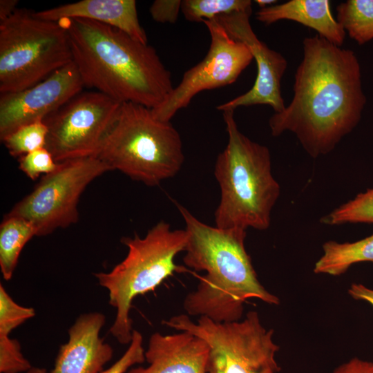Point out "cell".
I'll use <instances>...</instances> for the list:
<instances>
[{"label": "cell", "mask_w": 373, "mask_h": 373, "mask_svg": "<svg viewBox=\"0 0 373 373\" xmlns=\"http://www.w3.org/2000/svg\"><path fill=\"white\" fill-rule=\"evenodd\" d=\"M294 97L269 119L271 135L294 133L313 158L332 152L359 123L366 104L355 53L316 35L303 41Z\"/></svg>", "instance_id": "obj_1"}, {"label": "cell", "mask_w": 373, "mask_h": 373, "mask_svg": "<svg viewBox=\"0 0 373 373\" xmlns=\"http://www.w3.org/2000/svg\"><path fill=\"white\" fill-rule=\"evenodd\" d=\"M67 30L84 86L120 103L154 108L173 89L155 49L122 30L84 19L59 20Z\"/></svg>", "instance_id": "obj_2"}, {"label": "cell", "mask_w": 373, "mask_h": 373, "mask_svg": "<svg viewBox=\"0 0 373 373\" xmlns=\"http://www.w3.org/2000/svg\"><path fill=\"white\" fill-rule=\"evenodd\" d=\"M185 222L187 242L184 265L204 271L195 290L183 303L188 316L207 317L216 323L241 320L244 303L257 298L280 304L279 298L260 283L247 254L246 229L211 227L199 220L186 208L177 204Z\"/></svg>", "instance_id": "obj_3"}, {"label": "cell", "mask_w": 373, "mask_h": 373, "mask_svg": "<svg viewBox=\"0 0 373 373\" xmlns=\"http://www.w3.org/2000/svg\"><path fill=\"white\" fill-rule=\"evenodd\" d=\"M233 113L223 111L228 142L214 167L220 189L216 227L264 231L270 226L280 187L271 173L269 149L239 131Z\"/></svg>", "instance_id": "obj_4"}, {"label": "cell", "mask_w": 373, "mask_h": 373, "mask_svg": "<svg viewBox=\"0 0 373 373\" xmlns=\"http://www.w3.org/2000/svg\"><path fill=\"white\" fill-rule=\"evenodd\" d=\"M93 156L150 186L174 177L184 161L181 137L171 122L159 120L151 108L132 102L122 104Z\"/></svg>", "instance_id": "obj_5"}, {"label": "cell", "mask_w": 373, "mask_h": 373, "mask_svg": "<svg viewBox=\"0 0 373 373\" xmlns=\"http://www.w3.org/2000/svg\"><path fill=\"white\" fill-rule=\"evenodd\" d=\"M121 242L128 248L126 258L111 271L95 276L108 290L109 304L117 309L110 332L119 343L126 345L133 331L129 316L133 299L154 290L174 272L185 270L175 263V258L185 251L187 233L162 220L145 236L135 233L133 238L123 237Z\"/></svg>", "instance_id": "obj_6"}, {"label": "cell", "mask_w": 373, "mask_h": 373, "mask_svg": "<svg viewBox=\"0 0 373 373\" xmlns=\"http://www.w3.org/2000/svg\"><path fill=\"white\" fill-rule=\"evenodd\" d=\"M73 61L68 34L61 21L17 10L0 21V92L21 91Z\"/></svg>", "instance_id": "obj_7"}, {"label": "cell", "mask_w": 373, "mask_h": 373, "mask_svg": "<svg viewBox=\"0 0 373 373\" xmlns=\"http://www.w3.org/2000/svg\"><path fill=\"white\" fill-rule=\"evenodd\" d=\"M162 323L180 332H188L204 340L209 347V373H278L276 354L280 347L274 330L265 328L256 311L244 319L216 323L200 316L197 323L187 314L175 315Z\"/></svg>", "instance_id": "obj_8"}, {"label": "cell", "mask_w": 373, "mask_h": 373, "mask_svg": "<svg viewBox=\"0 0 373 373\" xmlns=\"http://www.w3.org/2000/svg\"><path fill=\"white\" fill-rule=\"evenodd\" d=\"M108 171L111 168L93 155L59 162L6 215L29 221L37 236L68 227L78 220L77 204L86 186Z\"/></svg>", "instance_id": "obj_9"}, {"label": "cell", "mask_w": 373, "mask_h": 373, "mask_svg": "<svg viewBox=\"0 0 373 373\" xmlns=\"http://www.w3.org/2000/svg\"><path fill=\"white\" fill-rule=\"evenodd\" d=\"M121 105L96 90L79 93L43 120L45 148L57 163L94 155Z\"/></svg>", "instance_id": "obj_10"}, {"label": "cell", "mask_w": 373, "mask_h": 373, "mask_svg": "<svg viewBox=\"0 0 373 373\" xmlns=\"http://www.w3.org/2000/svg\"><path fill=\"white\" fill-rule=\"evenodd\" d=\"M202 22L211 37L209 51L200 62L184 73L165 100L151 108L159 120L171 122L178 111L187 107L202 91L233 84L254 59L247 46L231 37L216 18Z\"/></svg>", "instance_id": "obj_11"}, {"label": "cell", "mask_w": 373, "mask_h": 373, "mask_svg": "<svg viewBox=\"0 0 373 373\" xmlns=\"http://www.w3.org/2000/svg\"><path fill=\"white\" fill-rule=\"evenodd\" d=\"M251 14V10L216 17L231 37L247 46L257 65V75L251 88L219 105L217 109L234 111L240 106L267 104L275 113H280L285 108L281 95V79L287 61L280 53L259 40L250 24Z\"/></svg>", "instance_id": "obj_12"}, {"label": "cell", "mask_w": 373, "mask_h": 373, "mask_svg": "<svg viewBox=\"0 0 373 373\" xmlns=\"http://www.w3.org/2000/svg\"><path fill=\"white\" fill-rule=\"evenodd\" d=\"M84 84L73 61L21 91L1 93L0 139L21 126L43 121L75 95Z\"/></svg>", "instance_id": "obj_13"}, {"label": "cell", "mask_w": 373, "mask_h": 373, "mask_svg": "<svg viewBox=\"0 0 373 373\" xmlns=\"http://www.w3.org/2000/svg\"><path fill=\"white\" fill-rule=\"evenodd\" d=\"M100 312L80 315L68 329V341L58 352L50 373H99L113 355L112 347L99 336L105 324Z\"/></svg>", "instance_id": "obj_14"}, {"label": "cell", "mask_w": 373, "mask_h": 373, "mask_svg": "<svg viewBox=\"0 0 373 373\" xmlns=\"http://www.w3.org/2000/svg\"><path fill=\"white\" fill-rule=\"evenodd\" d=\"M209 347L202 338L188 332L153 334L145 351L146 367L126 373H209Z\"/></svg>", "instance_id": "obj_15"}, {"label": "cell", "mask_w": 373, "mask_h": 373, "mask_svg": "<svg viewBox=\"0 0 373 373\" xmlns=\"http://www.w3.org/2000/svg\"><path fill=\"white\" fill-rule=\"evenodd\" d=\"M44 19L58 21L64 19H84L111 26L147 44L135 0H82L35 12Z\"/></svg>", "instance_id": "obj_16"}, {"label": "cell", "mask_w": 373, "mask_h": 373, "mask_svg": "<svg viewBox=\"0 0 373 373\" xmlns=\"http://www.w3.org/2000/svg\"><path fill=\"white\" fill-rule=\"evenodd\" d=\"M256 18L265 26L280 20H291L311 28L329 42L341 46L346 32L331 12L328 0H290L260 8Z\"/></svg>", "instance_id": "obj_17"}, {"label": "cell", "mask_w": 373, "mask_h": 373, "mask_svg": "<svg viewBox=\"0 0 373 373\" xmlns=\"http://www.w3.org/2000/svg\"><path fill=\"white\" fill-rule=\"evenodd\" d=\"M323 254L316 262L314 272L339 276L358 262H373V233L353 242L329 240L323 245Z\"/></svg>", "instance_id": "obj_18"}, {"label": "cell", "mask_w": 373, "mask_h": 373, "mask_svg": "<svg viewBox=\"0 0 373 373\" xmlns=\"http://www.w3.org/2000/svg\"><path fill=\"white\" fill-rule=\"evenodd\" d=\"M35 236V229L29 221L5 216L0 226V267L5 280L12 278L22 249Z\"/></svg>", "instance_id": "obj_19"}, {"label": "cell", "mask_w": 373, "mask_h": 373, "mask_svg": "<svg viewBox=\"0 0 373 373\" xmlns=\"http://www.w3.org/2000/svg\"><path fill=\"white\" fill-rule=\"evenodd\" d=\"M336 12V21L358 44L373 39V0H347Z\"/></svg>", "instance_id": "obj_20"}, {"label": "cell", "mask_w": 373, "mask_h": 373, "mask_svg": "<svg viewBox=\"0 0 373 373\" xmlns=\"http://www.w3.org/2000/svg\"><path fill=\"white\" fill-rule=\"evenodd\" d=\"M250 0H183L181 11L189 21L202 22L219 16L251 10Z\"/></svg>", "instance_id": "obj_21"}, {"label": "cell", "mask_w": 373, "mask_h": 373, "mask_svg": "<svg viewBox=\"0 0 373 373\" xmlns=\"http://www.w3.org/2000/svg\"><path fill=\"white\" fill-rule=\"evenodd\" d=\"M321 222L328 225L373 223V189L357 194L352 200L321 218Z\"/></svg>", "instance_id": "obj_22"}, {"label": "cell", "mask_w": 373, "mask_h": 373, "mask_svg": "<svg viewBox=\"0 0 373 373\" xmlns=\"http://www.w3.org/2000/svg\"><path fill=\"white\" fill-rule=\"evenodd\" d=\"M48 128L43 121H37L17 128L3 140L13 157H21L45 147Z\"/></svg>", "instance_id": "obj_23"}, {"label": "cell", "mask_w": 373, "mask_h": 373, "mask_svg": "<svg viewBox=\"0 0 373 373\" xmlns=\"http://www.w3.org/2000/svg\"><path fill=\"white\" fill-rule=\"evenodd\" d=\"M35 315L33 308L16 303L0 285V334L10 335L14 329Z\"/></svg>", "instance_id": "obj_24"}, {"label": "cell", "mask_w": 373, "mask_h": 373, "mask_svg": "<svg viewBox=\"0 0 373 373\" xmlns=\"http://www.w3.org/2000/svg\"><path fill=\"white\" fill-rule=\"evenodd\" d=\"M32 367L21 352L19 342L10 335L0 334V373L27 372Z\"/></svg>", "instance_id": "obj_25"}, {"label": "cell", "mask_w": 373, "mask_h": 373, "mask_svg": "<svg viewBox=\"0 0 373 373\" xmlns=\"http://www.w3.org/2000/svg\"><path fill=\"white\" fill-rule=\"evenodd\" d=\"M19 162V169L32 180L54 171L58 165L45 147L21 156Z\"/></svg>", "instance_id": "obj_26"}, {"label": "cell", "mask_w": 373, "mask_h": 373, "mask_svg": "<svg viewBox=\"0 0 373 373\" xmlns=\"http://www.w3.org/2000/svg\"><path fill=\"white\" fill-rule=\"evenodd\" d=\"M144 361L143 336L137 330H133L131 341L126 352L111 366L99 373H126L132 366L143 363Z\"/></svg>", "instance_id": "obj_27"}, {"label": "cell", "mask_w": 373, "mask_h": 373, "mask_svg": "<svg viewBox=\"0 0 373 373\" xmlns=\"http://www.w3.org/2000/svg\"><path fill=\"white\" fill-rule=\"evenodd\" d=\"M181 7V0H155L149 10L155 21L174 23L178 19Z\"/></svg>", "instance_id": "obj_28"}, {"label": "cell", "mask_w": 373, "mask_h": 373, "mask_svg": "<svg viewBox=\"0 0 373 373\" xmlns=\"http://www.w3.org/2000/svg\"><path fill=\"white\" fill-rule=\"evenodd\" d=\"M332 373H373V362L354 357L338 365Z\"/></svg>", "instance_id": "obj_29"}, {"label": "cell", "mask_w": 373, "mask_h": 373, "mask_svg": "<svg viewBox=\"0 0 373 373\" xmlns=\"http://www.w3.org/2000/svg\"><path fill=\"white\" fill-rule=\"evenodd\" d=\"M347 292L353 299L367 301L373 306L372 289H370L361 283H352Z\"/></svg>", "instance_id": "obj_30"}, {"label": "cell", "mask_w": 373, "mask_h": 373, "mask_svg": "<svg viewBox=\"0 0 373 373\" xmlns=\"http://www.w3.org/2000/svg\"><path fill=\"white\" fill-rule=\"evenodd\" d=\"M18 2L17 0L0 1V21L9 18L17 10Z\"/></svg>", "instance_id": "obj_31"}, {"label": "cell", "mask_w": 373, "mask_h": 373, "mask_svg": "<svg viewBox=\"0 0 373 373\" xmlns=\"http://www.w3.org/2000/svg\"><path fill=\"white\" fill-rule=\"evenodd\" d=\"M255 2L259 6V7L261 8H265L267 7L271 6L273 5H275L277 2V1L275 0H256Z\"/></svg>", "instance_id": "obj_32"}, {"label": "cell", "mask_w": 373, "mask_h": 373, "mask_svg": "<svg viewBox=\"0 0 373 373\" xmlns=\"http://www.w3.org/2000/svg\"><path fill=\"white\" fill-rule=\"evenodd\" d=\"M26 373H48L44 368L32 367Z\"/></svg>", "instance_id": "obj_33"}]
</instances>
